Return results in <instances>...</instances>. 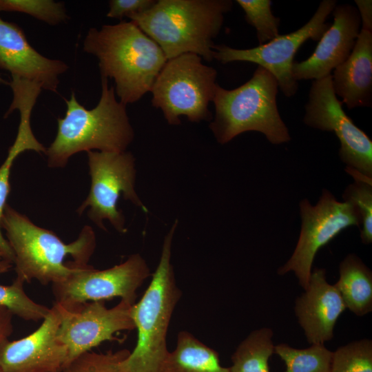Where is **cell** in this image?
Masks as SVG:
<instances>
[{"mask_svg":"<svg viewBox=\"0 0 372 372\" xmlns=\"http://www.w3.org/2000/svg\"><path fill=\"white\" fill-rule=\"evenodd\" d=\"M63 61L45 57L28 42L23 30L0 17V69L56 92L59 76L68 70Z\"/></svg>","mask_w":372,"mask_h":372,"instance_id":"16","label":"cell"},{"mask_svg":"<svg viewBox=\"0 0 372 372\" xmlns=\"http://www.w3.org/2000/svg\"><path fill=\"white\" fill-rule=\"evenodd\" d=\"M342 104L334 93L331 74L314 80L303 121L312 128L334 132L340 143V158L347 168L372 178V141L346 114Z\"/></svg>","mask_w":372,"mask_h":372,"instance_id":"11","label":"cell"},{"mask_svg":"<svg viewBox=\"0 0 372 372\" xmlns=\"http://www.w3.org/2000/svg\"><path fill=\"white\" fill-rule=\"evenodd\" d=\"M130 353L127 349L105 353L90 351L70 362L62 372H125L122 362Z\"/></svg>","mask_w":372,"mask_h":372,"instance_id":"29","label":"cell"},{"mask_svg":"<svg viewBox=\"0 0 372 372\" xmlns=\"http://www.w3.org/2000/svg\"><path fill=\"white\" fill-rule=\"evenodd\" d=\"M272 338L269 328L251 332L232 354L231 372H270L269 360L274 352Z\"/></svg>","mask_w":372,"mask_h":372,"instance_id":"22","label":"cell"},{"mask_svg":"<svg viewBox=\"0 0 372 372\" xmlns=\"http://www.w3.org/2000/svg\"><path fill=\"white\" fill-rule=\"evenodd\" d=\"M151 276L145 260L139 254L130 256L123 262L105 269L90 265L63 281L52 285L55 303L70 306L114 298L134 304L137 290Z\"/></svg>","mask_w":372,"mask_h":372,"instance_id":"13","label":"cell"},{"mask_svg":"<svg viewBox=\"0 0 372 372\" xmlns=\"http://www.w3.org/2000/svg\"><path fill=\"white\" fill-rule=\"evenodd\" d=\"M90 189L77 213L87 215L96 225L106 231L104 221L108 220L119 233L127 231L125 220L118 208L121 196L147 212V208L138 198L134 186L135 158L129 152H87Z\"/></svg>","mask_w":372,"mask_h":372,"instance_id":"8","label":"cell"},{"mask_svg":"<svg viewBox=\"0 0 372 372\" xmlns=\"http://www.w3.org/2000/svg\"><path fill=\"white\" fill-rule=\"evenodd\" d=\"M155 2L154 0H111L107 17L121 19L149 10Z\"/></svg>","mask_w":372,"mask_h":372,"instance_id":"30","label":"cell"},{"mask_svg":"<svg viewBox=\"0 0 372 372\" xmlns=\"http://www.w3.org/2000/svg\"><path fill=\"white\" fill-rule=\"evenodd\" d=\"M331 372H372V342L363 339L333 352Z\"/></svg>","mask_w":372,"mask_h":372,"instance_id":"27","label":"cell"},{"mask_svg":"<svg viewBox=\"0 0 372 372\" xmlns=\"http://www.w3.org/2000/svg\"><path fill=\"white\" fill-rule=\"evenodd\" d=\"M285 362V372H331L333 351L324 344L300 349L287 344L274 346V352Z\"/></svg>","mask_w":372,"mask_h":372,"instance_id":"23","label":"cell"},{"mask_svg":"<svg viewBox=\"0 0 372 372\" xmlns=\"http://www.w3.org/2000/svg\"><path fill=\"white\" fill-rule=\"evenodd\" d=\"M101 78V95L94 108L87 110L80 104L73 92L70 99H65V114L57 118L55 138L45 152L49 167L63 168L81 152H124L133 141L126 105L117 101L108 79Z\"/></svg>","mask_w":372,"mask_h":372,"instance_id":"3","label":"cell"},{"mask_svg":"<svg viewBox=\"0 0 372 372\" xmlns=\"http://www.w3.org/2000/svg\"><path fill=\"white\" fill-rule=\"evenodd\" d=\"M216 76V70L203 64L196 54L169 59L150 90L152 104L161 110L170 125L181 123V116L192 122L210 121L209 105L214 99Z\"/></svg>","mask_w":372,"mask_h":372,"instance_id":"7","label":"cell"},{"mask_svg":"<svg viewBox=\"0 0 372 372\" xmlns=\"http://www.w3.org/2000/svg\"><path fill=\"white\" fill-rule=\"evenodd\" d=\"M4 260V259L0 255V264Z\"/></svg>","mask_w":372,"mask_h":372,"instance_id":"34","label":"cell"},{"mask_svg":"<svg viewBox=\"0 0 372 372\" xmlns=\"http://www.w3.org/2000/svg\"><path fill=\"white\" fill-rule=\"evenodd\" d=\"M35 102L30 99H21L14 105V110L20 113V122L16 139L10 147L8 155L0 166V222L10 191V176L12 166L18 156L27 150L44 153L46 147L34 136L30 125V116ZM0 255L13 264V251L3 236L0 225Z\"/></svg>","mask_w":372,"mask_h":372,"instance_id":"19","label":"cell"},{"mask_svg":"<svg viewBox=\"0 0 372 372\" xmlns=\"http://www.w3.org/2000/svg\"><path fill=\"white\" fill-rule=\"evenodd\" d=\"M12 316L10 310L0 307V347L12 333Z\"/></svg>","mask_w":372,"mask_h":372,"instance_id":"31","label":"cell"},{"mask_svg":"<svg viewBox=\"0 0 372 372\" xmlns=\"http://www.w3.org/2000/svg\"><path fill=\"white\" fill-rule=\"evenodd\" d=\"M331 76L334 93L349 110L371 107L372 30L361 28L350 55Z\"/></svg>","mask_w":372,"mask_h":372,"instance_id":"18","label":"cell"},{"mask_svg":"<svg viewBox=\"0 0 372 372\" xmlns=\"http://www.w3.org/2000/svg\"><path fill=\"white\" fill-rule=\"evenodd\" d=\"M59 311L53 304L41 324L28 335L5 341L0 347L1 372H62L68 351L57 338Z\"/></svg>","mask_w":372,"mask_h":372,"instance_id":"14","label":"cell"},{"mask_svg":"<svg viewBox=\"0 0 372 372\" xmlns=\"http://www.w3.org/2000/svg\"><path fill=\"white\" fill-rule=\"evenodd\" d=\"M160 372H231L221 365L218 352L192 333H178L175 349L169 351Z\"/></svg>","mask_w":372,"mask_h":372,"instance_id":"20","label":"cell"},{"mask_svg":"<svg viewBox=\"0 0 372 372\" xmlns=\"http://www.w3.org/2000/svg\"><path fill=\"white\" fill-rule=\"evenodd\" d=\"M299 205L302 220L300 236L293 254L278 269V273L284 275L293 271L305 290L318 250L346 228L360 227L361 220L352 203L338 201L327 189L322 191L316 205L313 206L306 198Z\"/></svg>","mask_w":372,"mask_h":372,"instance_id":"9","label":"cell"},{"mask_svg":"<svg viewBox=\"0 0 372 372\" xmlns=\"http://www.w3.org/2000/svg\"><path fill=\"white\" fill-rule=\"evenodd\" d=\"M340 278L335 286L346 308L358 316L372 311V273L361 259L353 254L341 262Z\"/></svg>","mask_w":372,"mask_h":372,"instance_id":"21","label":"cell"},{"mask_svg":"<svg viewBox=\"0 0 372 372\" xmlns=\"http://www.w3.org/2000/svg\"><path fill=\"white\" fill-rule=\"evenodd\" d=\"M9 81H7L5 79H3L0 73V85H9Z\"/></svg>","mask_w":372,"mask_h":372,"instance_id":"33","label":"cell"},{"mask_svg":"<svg viewBox=\"0 0 372 372\" xmlns=\"http://www.w3.org/2000/svg\"><path fill=\"white\" fill-rule=\"evenodd\" d=\"M345 309L339 291L327 282L325 269L314 268L308 287L297 298L295 307L308 342L324 344L331 340L335 324Z\"/></svg>","mask_w":372,"mask_h":372,"instance_id":"17","label":"cell"},{"mask_svg":"<svg viewBox=\"0 0 372 372\" xmlns=\"http://www.w3.org/2000/svg\"><path fill=\"white\" fill-rule=\"evenodd\" d=\"M245 12L247 22L256 30L259 45H263L279 34L280 19L271 11L270 0H237Z\"/></svg>","mask_w":372,"mask_h":372,"instance_id":"26","label":"cell"},{"mask_svg":"<svg viewBox=\"0 0 372 372\" xmlns=\"http://www.w3.org/2000/svg\"><path fill=\"white\" fill-rule=\"evenodd\" d=\"M278 83L275 76L258 65L252 77L233 90L216 85L213 103L215 116L209 128L216 141L225 144L245 132L263 134L273 145L291 137L277 106Z\"/></svg>","mask_w":372,"mask_h":372,"instance_id":"6","label":"cell"},{"mask_svg":"<svg viewBox=\"0 0 372 372\" xmlns=\"http://www.w3.org/2000/svg\"><path fill=\"white\" fill-rule=\"evenodd\" d=\"M174 223L164 238L161 255L142 298L132 306L136 344L122 362L125 372H160L169 352L167 335L173 312L182 295L171 263Z\"/></svg>","mask_w":372,"mask_h":372,"instance_id":"5","label":"cell"},{"mask_svg":"<svg viewBox=\"0 0 372 372\" xmlns=\"http://www.w3.org/2000/svg\"><path fill=\"white\" fill-rule=\"evenodd\" d=\"M13 264L4 260L0 264V274L10 270ZM24 282L15 278L10 285H0V307L13 315L30 321L43 320L50 311L48 307L32 300L23 289Z\"/></svg>","mask_w":372,"mask_h":372,"instance_id":"24","label":"cell"},{"mask_svg":"<svg viewBox=\"0 0 372 372\" xmlns=\"http://www.w3.org/2000/svg\"><path fill=\"white\" fill-rule=\"evenodd\" d=\"M0 372H1V371H0Z\"/></svg>","mask_w":372,"mask_h":372,"instance_id":"35","label":"cell"},{"mask_svg":"<svg viewBox=\"0 0 372 372\" xmlns=\"http://www.w3.org/2000/svg\"><path fill=\"white\" fill-rule=\"evenodd\" d=\"M346 169L355 181L347 187L343 199L356 207L362 225L360 238L364 244L369 245L372 242V178L352 169Z\"/></svg>","mask_w":372,"mask_h":372,"instance_id":"25","label":"cell"},{"mask_svg":"<svg viewBox=\"0 0 372 372\" xmlns=\"http://www.w3.org/2000/svg\"><path fill=\"white\" fill-rule=\"evenodd\" d=\"M83 50L98 59L101 76L114 80L115 92L125 105L150 92L167 61L159 45L132 21L90 28Z\"/></svg>","mask_w":372,"mask_h":372,"instance_id":"2","label":"cell"},{"mask_svg":"<svg viewBox=\"0 0 372 372\" xmlns=\"http://www.w3.org/2000/svg\"><path fill=\"white\" fill-rule=\"evenodd\" d=\"M133 304L121 300L107 308L103 301L70 306L54 302L60 316L57 338L67 349V366L102 342L117 340L116 333L135 329Z\"/></svg>","mask_w":372,"mask_h":372,"instance_id":"12","label":"cell"},{"mask_svg":"<svg viewBox=\"0 0 372 372\" xmlns=\"http://www.w3.org/2000/svg\"><path fill=\"white\" fill-rule=\"evenodd\" d=\"M361 19L362 28L372 30V1L355 0Z\"/></svg>","mask_w":372,"mask_h":372,"instance_id":"32","label":"cell"},{"mask_svg":"<svg viewBox=\"0 0 372 372\" xmlns=\"http://www.w3.org/2000/svg\"><path fill=\"white\" fill-rule=\"evenodd\" d=\"M18 12L54 25L68 19L64 3L52 0H0V12Z\"/></svg>","mask_w":372,"mask_h":372,"instance_id":"28","label":"cell"},{"mask_svg":"<svg viewBox=\"0 0 372 372\" xmlns=\"http://www.w3.org/2000/svg\"><path fill=\"white\" fill-rule=\"evenodd\" d=\"M337 5L335 0H323L309 21L298 30L279 35L268 43L249 49H236L215 45L213 57L223 64L248 61L258 64L276 79L278 87L287 97L295 95L298 83L293 77V58L300 46L309 39L318 41L331 24L326 22Z\"/></svg>","mask_w":372,"mask_h":372,"instance_id":"10","label":"cell"},{"mask_svg":"<svg viewBox=\"0 0 372 372\" xmlns=\"http://www.w3.org/2000/svg\"><path fill=\"white\" fill-rule=\"evenodd\" d=\"M14 256L16 278L37 280L43 285L65 280L90 266L96 247L93 229L85 225L78 238L65 243L52 231L35 225L28 216L7 204L0 222Z\"/></svg>","mask_w":372,"mask_h":372,"instance_id":"1","label":"cell"},{"mask_svg":"<svg viewBox=\"0 0 372 372\" xmlns=\"http://www.w3.org/2000/svg\"><path fill=\"white\" fill-rule=\"evenodd\" d=\"M331 13L333 23L318 41L313 53L303 61H293L291 72L296 81L325 77L350 55L360 31L358 10L343 3L336 5Z\"/></svg>","mask_w":372,"mask_h":372,"instance_id":"15","label":"cell"},{"mask_svg":"<svg viewBox=\"0 0 372 372\" xmlns=\"http://www.w3.org/2000/svg\"><path fill=\"white\" fill-rule=\"evenodd\" d=\"M232 7L231 0H158L127 17L159 45L167 60L193 53L211 61L213 39Z\"/></svg>","mask_w":372,"mask_h":372,"instance_id":"4","label":"cell"}]
</instances>
